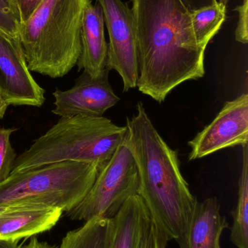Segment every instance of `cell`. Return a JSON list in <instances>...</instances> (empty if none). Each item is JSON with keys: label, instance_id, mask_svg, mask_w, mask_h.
Returning <instances> with one entry per match:
<instances>
[{"label": "cell", "instance_id": "11", "mask_svg": "<svg viewBox=\"0 0 248 248\" xmlns=\"http://www.w3.org/2000/svg\"><path fill=\"white\" fill-rule=\"evenodd\" d=\"M0 214V241L18 243L49 231L58 222L63 211L53 207L28 204L6 205Z\"/></svg>", "mask_w": 248, "mask_h": 248}, {"label": "cell", "instance_id": "9", "mask_svg": "<svg viewBox=\"0 0 248 248\" xmlns=\"http://www.w3.org/2000/svg\"><path fill=\"white\" fill-rule=\"evenodd\" d=\"M248 144V94L225 103L211 124L189 141V160L202 158L217 151Z\"/></svg>", "mask_w": 248, "mask_h": 248}, {"label": "cell", "instance_id": "20", "mask_svg": "<svg viewBox=\"0 0 248 248\" xmlns=\"http://www.w3.org/2000/svg\"><path fill=\"white\" fill-rule=\"evenodd\" d=\"M167 242L164 232L151 221L146 230L141 248H166Z\"/></svg>", "mask_w": 248, "mask_h": 248}, {"label": "cell", "instance_id": "4", "mask_svg": "<svg viewBox=\"0 0 248 248\" xmlns=\"http://www.w3.org/2000/svg\"><path fill=\"white\" fill-rule=\"evenodd\" d=\"M127 136L126 125L118 126L103 116L61 117L17 156L11 174L64 161L91 163L100 170Z\"/></svg>", "mask_w": 248, "mask_h": 248}, {"label": "cell", "instance_id": "27", "mask_svg": "<svg viewBox=\"0 0 248 248\" xmlns=\"http://www.w3.org/2000/svg\"><path fill=\"white\" fill-rule=\"evenodd\" d=\"M6 208H7V205H0V214H1V213L4 212V211H5Z\"/></svg>", "mask_w": 248, "mask_h": 248}, {"label": "cell", "instance_id": "3", "mask_svg": "<svg viewBox=\"0 0 248 248\" xmlns=\"http://www.w3.org/2000/svg\"><path fill=\"white\" fill-rule=\"evenodd\" d=\"M88 0H43L20 23L18 41L30 71L61 78L77 65Z\"/></svg>", "mask_w": 248, "mask_h": 248}, {"label": "cell", "instance_id": "14", "mask_svg": "<svg viewBox=\"0 0 248 248\" xmlns=\"http://www.w3.org/2000/svg\"><path fill=\"white\" fill-rule=\"evenodd\" d=\"M112 221L110 248H141L151 219L147 205L139 195L130 198Z\"/></svg>", "mask_w": 248, "mask_h": 248}, {"label": "cell", "instance_id": "19", "mask_svg": "<svg viewBox=\"0 0 248 248\" xmlns=\"http://www.w3.org/2000/svg\"><path fill=\"white\" fill-rule=\"evenodd\" d=\"M20 21L11 0H0V30L18 40Z\"/></svg>", "mask_w": 248, "mask_h": 248}, {"label": "cell", "instance_id": "16", "mask_svg": "<svg viewBox=\"0 0 248 248\" xmlns=\"http://www.w3.org/2000/svg\"><path fill=\"white\" fill-rule=\"evenodd\" d=\"M243 167L239 179L238 201L232 211L230 240L237 248H248V144L243 146Z\"/></svg>", "mask_w": 248, "mask_h": 248}, {"label": "cell", "instance_id": "12", "mask_svg": "<svg viewBox=\"0 0 248 248\" xmlns=\"http://www.w3.org/2000/svg\"><path fill=\"white\" fill-rule=\"evenodd\" d=\"M229 228L216 198L197 201L186 230L176 241L179 248H222L221 234Z\"/></svg>", "mask_w": 248, "mask_h": 248}, {"label": "cell", "instance_id": "17", "mask_svg": "<svg viewBox=\"0 0 248 248\" xmlns=\"http://www.w3.org/2000/svg\"><path fill=\"white\" fill-rule=\"evenodd\" d=\"M226 13L227 6L219 1L214 5L191 13L194 34L200 46L206 48L211 39L219 31L225 21Z\"/></svg>", "mask_w": 248, "mask_h": 248}, {"label": "cell", "instance_id": "13", "mask_svg": "<svg viewBox=\"0 0 248 248\" xmlns=\"http://www.w3.org/2000/svg\"><path fill=\"white\" fill-rule=\"evenodd\" d=\"M104 18L98 3L87 1L81 30L82 51L77 65L93 78L103 75L106 68L108 44L104 34Z\"/></svg>", "mask_w": 248, "mask_h": 248}, {"label": "cell", "instance_id": "24", "mask_svg": "<svg viewBox=\"0 0 248 248\" xmlns=\"http://www.w3.org/2000/svg\"><path fill=\"white\" fill-rule=\"evenodd\" d=\"M20 248H57V247L48 244L46 242H40L36 237H32L29 243Z\"/></svg>", "mask_w": 248, "mask_h": 248}, {"label": "cell", "instance_id": "7", "mask_svg": "<svg viewBox=\"0 0 248 248\" xmlns=\"http://www.w3.org/2000/svg\"><path fill=\"white\" fill-rule=\"evenodd\" d=\"M101 7L109 32L106 68L115 70L123 82V91L137 87L138 52L132 10L122 0H96Z\"/></svg>", "mask_w": 248, "mask_h": 248}, {"label": "cell", "instance_id": "1", "mask_svg": "<svg viewBox=\"0 0 248 248\" xmlns=\"http://www.w3.org/2000/svg\"><path fill=\"white\" fill-rule=\"evenodd\" d=\"M138 52L137 87L163 103L172 90L205 75L206 48L197 42L180 0H132Z\"/></svg>", "mask_w": 248, "mask_h": 248}, {"label": "cell", "instance_id": "23", "mask_svg": "<svg viewBox=\"0 0 248 248\" xmlns=\"http://www.w3.org/2000/svg\"><path fill=\"white\" fill-rule=\"evenodd\" d=\"M180 1L190 13L218 3L217 0H180Z\"/></svg>", "mask_w": 248, "mask_h": 248}, {"label": "cell", "instance_id": "21", "mask_svg": "<svg viewBox=\"0 0 248 248\" xmlns=\"http://www.w3.org/2000/svg\"><path fill=\"white\" fill-rule=\"evenodd\" d=\"M234 10L238 12L239 20L235 31L236 40L240 43L248 42V0H244L243 4Z\"/></svg>", "mask_w": 248, "mask_h": 248}, {"label": "cell", "instance_id": "26", "mask_svg": "<svg viewBox=\"0 0 248 248\" xmlns=\"http://www.w3.org/2000/svg\"><path fill=\"white\" fill-rule=\"evenodd\" d=\"M21 246L18 243H11V242L0 241V248H20Z\"/></svg>", "mask_w": 248, "mask_h": 248}, {"label": "cell", "instance_id": "22", "mask_svg": "<svg viewBox=\"0 0 248 248\" xmlns=\"http://www.w3.org/2000/svg\"><path fill=\"white\" fill-rule=\"evenodd\" d=\"M18 12L20 23L26 22L43 0H11Z\"/></svg>", "mask_w": 248, "mask_h": 248}, {"label": "cell", "instance_id": "15", "mask_svg": "<svg viewBox=\"0 0 248 248\" xmlns=\"http://www.w3.org/2000/svg\"><path fill=\"white\" fill-rule=\"evenodd\" d=\"M112 218L95 217L77 230L68 232L60 248H110Z\"/></svg>", "mask_w": 248, "mask_h": 248}, {"label": "cell", "instance_id": "10", "mask_svg": "<svg viewBox=\"0 0 248 248\" xmlns=\"http://www.w3.org/2000/svg\"><path fill=\"white\" fill-rule=\"evenodd\" d=\"M109 74L106 69L103 75L93 78L83 71L74 87L66 91L57 89L52 93L55 98L52 113L60 117L103 116L120 100L112 90Z\"/></svg>", "mask_w": 248, "mask_h": 248}, {"label": "cell", "instance_id": "2", "mask_svg": "<svg viewBox=\"0 0 248 248\" xmlns=\"http://www.w3.org/2000/svg\"><path fill=\"white\" fill-rule=\"evenodd\" d=\"M126 127L139 175L138 195L168 241L177 240L186 230L198 201L181 172L177 150L164 141L141 103L137 105L136 113L127 119Z\"/></svg>", "mask_w": 248, "mask_h": 248}, {"label": "cell", "instance_id": "5", "mask_svg": "<svg viewBox=\"0 0 248 248\" xmlns=\"http://www.w3.org/2000/svg\"><path fill=\"white\" fill-rule=\"evenodd\" d=\"M99 171L91 163L64 161L10 174L0 183V205H38L68 212L84 199Z\"/></svg>", "mask_w": 248, "mask_h": 248}, {"label": "cell", "instance_id": "18", "mask_svg": "<svg viewBox=\"0 0 248 248\" xmlns=\"http://www.w3.org/2000/svg\"><path fill=\"white\" fill-rule=\"evenodd\" d=\"M16 128H0V183L11 174L17 154L10 141V136Z\"/></svg>", "mask_w": 248, "mask_h": 248}, {"label": "cell", "instance_id": "6", "mask_svg": "<svg viewBox=\"0 0 248 248\" xmlns=\"http://www.w3.org/2000/svg\"><path fill=\"white\" fill-rule=\"evenodd\" d=\"M138 168L127 136L84 199L67 214L71 220L85 222L95 217L113 218L130 198L138 195Z\"/></svg>", "mask_w": 248, "mask_h": 248}, {"label": "cell", "instance_id": "28", "mask_svg": "<svg viewBox=\"0 0 248 248\" xmlns=\"http://www.w3.org/2000/svg\"><path fill=\"white\" fill-rule=\"evenodd\" d=\"M230 0H219V2L227 6L228 3L230 2Z\"/></svg>", "mask_w": 248, "mask_h": 248}, {"label": "cell", "instance_id": "8", "mask_svg": "<svg viewBox=\"0 0 248 248\" xmlns=\"http://www.w3.org/2000/svg\"><path fill=\"white\" fill-rule=\"evenodd\" d=\"M0 97L9 106L40 108L45 90L28 68L20 42L0 30Z\"/></svg>", "mask_w": 248, "mask_h": 248}, {"label": "cell", "instance_id": "25", "mask_svg": "<svg viewBox=\"0 0 248 248\" xmlns=\"http://www.w3.org/2000/svg\"><path fill=\"white\" fill-rule=\"evenodd\" d=\"M9 106H9V105L7 104L5 101H4V100H2V98L0 97V120L2 119L3 117H4Z\"/></svg>", "mask_w": 248, "mask_h": 248}]
</instances>
